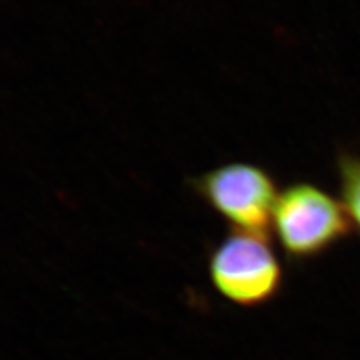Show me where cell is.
Segmentation results:
<instances>
[{
  "mask_svg": "<svg viewBox=\"0 0 360 360\" xmlns=\"http://www.w3.org/2000/svg\"><path fill=\"white\" fill-rule=\"evenodd\" d=\"M212 285L236 306L252 309L269 303L282 285V269L269 236L232 230L208 260Z\"/></svg>",
  "mask_w": 360,
  "mask_h": 360,
  "instance_id": "obj_1",
  "label": "cell"
},
{
  "mask_svg": "<svg viewBox=\"0 0 360 360\" xmlns=\"http://www.w3.org/2000/svg\"><path fill=\"white\" fill-rule=\"evenodd\" d=\"M272 226L288 257H315L348 235L343 207L309 184H295L278 196Z\"/></svg>",
  "mask_w": 360,
  "mask_h": 360,
  "instance_id": "obj_2",
  "label": "cell"
},
{
  "mask_svg": "<svg viewBox=\"0 0 360 360\" xmlns=\"http://www.w3.org/2000/svg\"><path fill=\"white\" fill-rule=\"evenodd\" d=\"M193 188L232 230L267 236L278 195L262 168L245 163L221 166L193 180Z\"/></svg>",
  "mask_w": 360,
  "mask_h": 360,
  "instance_id": "obj_3",
  "label": "cell"
},
{
  "mask_svg": "<svg viewBox=\"0 0 360 360\" xmlns=\"http://www.w3.org/2000/svg\"><path fill=\"white\" fill-rule=\"evenodd\" d=\"M342 181L347 212L360 227V160L348 159L343 162Z\"/></svg>",
  "mask_w": 360,
  "mask_h": 360,
  "instance_id": "obj_4",
  "label": "cell"
}]
</instances>
